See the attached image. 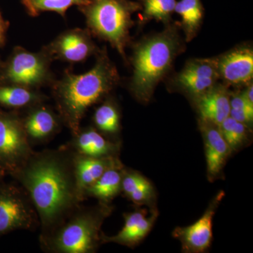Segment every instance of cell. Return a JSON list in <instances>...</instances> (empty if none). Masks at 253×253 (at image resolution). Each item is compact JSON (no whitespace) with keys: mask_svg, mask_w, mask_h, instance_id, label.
<instances>
[{"mask_svg":"<svg viewBox=\"0 0 253 253\" xmlns=\"http://www.w3.org/2000/svg\"><path fill=\"white\" fill-rule=\"evenodd\" d=\"M47 96L38 89L13 84H0V108L22 111L39 103L45 102Z\"/></svg>","mask_w":253,"mask_h":253,"instance_id":"cell-18","label":"cell"},{"mask_svg":"<svg viewBox=\"0 0 253 253\" xmlns=\"http://www.w3.org/2000/svg\"><path fill=\"white\" fill-rule=\"evenodd\" d=\"M1 63H2V61H1V59H0V67H1Z\"/></svg>","mask_w":253,"mask_h":253,"instance_id":"cell-31","label":"cell"},{"mask_svg":"<svg viewBox=\"0 0 253 253\" xmlns=\"http://www.w3.org/2000/svg\"><path fill=\"white\" fill-rule=\"evenodd\" d=\"M153 193H154V190H153L152 186H151V183L148 181L134 192L131 193L128 198L135 204H142L151 199Z\"/></svg>","mask_w":253,"mask_h":253,"instance_id":"cell-27","label":"cell"},{"mask_svg":"<svg viewBox=\"0 0 253 253\" xmlns=\"http://www.w3.org/2000/svg\"><path fill=\"white\" fill-rule=\"evenodd\" d=\"M11 176L27 191L36 208L39 241L59 227L84 201L78 185L75 153L64 145L34 151Z\"/></svg>","mask_w":253,"mask_h":253,"instance_id":"cell-1","label":"cell"},{"mask_svg":"<svg viewBox=\"0 0 253 253\" xmlns=\"http://www.w3.org/2000/svg\"><path fill=\"white\" fill-rule=\"evenodd\" d=\"M230 96L225 86L216 83L204 94L195 97L201 120L219 126L230 114Z\"/></svg>","mask_w":253,"mask_h":253,"instance_id":"cell-15","label":"cell"},{"mask_svg":"<svg viewBox=\"0 0 253 253\" xmlns=\"http://www.w3.org/2000/svg\"><path fill=\"white\" fill-rule=\"evenodd\" d=\"M40 228L38 212L27 191L19 184L0 181V237L18 230Z\"/></svg>","mask_w":253,"mask_h":253,"instance_id":"cell-7","label":"cell"},{"mask_svg":"<svg viewBox=\"0 0 253 253\" xmlns=\"http://www.w3.org/2000/svg\"><path fill=\"white\" fill-rule=\"evenodd\" d=\"M95 56L94 66L87 72L76 74L67 68L50 86L56 111L72 135L79 131L88 109L107 97L121 80L106 47Z\"/></svg>","mask_w":253,"mask_h":253,"instance_id":"cell-2","label":"cell"},{"mask_svg":"<svg viewBox=\"0 0 253 253\" xmlns=\"http://www.w3.org/2000/svg\"><path fill=\"white\" fill-rule=\"evenodd\" d=\"M123 171V166L107 169L96 182L86 190L84 199L95 198L100 203L109 204L121 191Z\"/></svg>","mask_w":253,"mask_h":253,"instance_id":"cell-19","label":"cell"},{"mask_svg":"<svg viewBox=\"0 0 253 253\" xmlns=\"http://www.w3.org/2000/svg\"><path fill=\"white\" fill-rule=\"evenodd\" d=\"M244 96L251 104H253V86L252 84H249L246 90L243 91Z\"/></svg>","mask_w":253,"mask_h":253,"instance_id":"cell-29","label":"cell"},{"mask_svg":"<svg viewBox=\"0 0 253 253\" xmlns=\"http://www.w3.org/2000/svg\"><path fill=\"white\" fill-rule=\"evenodd\" d=\"M78 9L85 18L91 36L108 42L127 63L126 49L130 43L132 15L141 11L139 1L131 0H89Z\"/></svg>","mask_w":253,"mask_h":253,"instance_id":"cell-5","label":"cell"},{"mask_svg":"<svg viewBox=\"0 0 253 253\" xmlns=\"http://www.w3.org/2000/svg\"><path fill=\"white\" fill-rule=\"evenodd\" d=\"M113 208L100 203L97 206H79L45 239L41 249L49 253H93L101 244V227Z\"/></svg>","mask_w":253,"mask_h":253,"instance_id":"cell-4","label":"cell"},{"mask_svg":"<svg viewBox=\"0 0 253 253\" xmlns=\"http://www.w3.org/2000/svg\"><path fill=\"white\" fill-rule=\"evenodd\" d=\"M184 46L177 26L172 23L168 24L161 33L146 37L134 44L129 89L138 101L149 102L158 83L170 71Z\"/></svg>","mask_w":253,"mask_h":253,"instance_id":"cell-3","label":"cell"},{"mask_svg":"<svg viewBox=\"0 0 253 253\" xmlns=\"http://www.w3.org/2000/svg\"><path fill=\"white\" fill-rule=\"evenodd\" d=\"M223 193L217 195L199 220L186 227L177 228L174 236L181 241L184 251L189 253H201L211 246L212 239V219Z\"/></svg>","mask_w":253,"mask_h":253,"instance_id":"cell-13","label":"cell"},{"mask_svg":"<svg viewBox=\"0 0 253 253\" xmlns=\"http://www.w3.org/2000/svg\"><path fill=\"white\" fill-rule=\"evenodd\" d=\"M6 174H6L2 168L0 167V181L3 180L4 179V176H6Z\"/></svg>","mask_w":253,"mask_h":253,"instance_id":"cell-30","label":"cell"},{"mask_svg":"<svg viewBox=\"0 0 253 253\" xmlns=\"http://www.w3.org/2000/svg\"><path fill=\"white\" fill-rule=\"evenodd\" d=\"M142 6L141 23L156 20L169 24L175 9L176 0H138Z\"/></svg>","mask_w":253,"mask_h":253,"instance_id":"cell-23","label":"cell"},{"mask_svg":"<svg viewBox=\"0 0 253 253\" xmlns=\"http://www.w3.org/2000/svg\"><path fill=\"white\" fill-rule=\"evenodd\" d=\"M147 179L138 173L134 172H126L123 171L122 182H121V191L126 194V197L134 192L140 186L148 182Z\"/></svg>","mask_w":253,"mask_h":253,"instance_id":"cell-26","label":"cell"},{"mask_svg":"<svg viewBox=\"0 0 253 253\" xmlns=\"http://www.w3.org/2000/svg\"><path fill=\"white\" fill-rule=\"evenodd\" d=\"M33 152L23 128L21 112L0 109V167L11 176Z\"/></svg>","mask_w":253,"mask_h":253,"instance_id":"cell-8","label":"cell"},{"mask_svg":"<svg viewBox=\"0 0 253 253\" xmlns=\"http://www.w3.org/2000/svg\"><path fill=\"white\" fill-rule=\"evenodd\" d=\"M219 78L229 85L250 84L253 77V51L238 46L217 58Z\"/></svg>","mask_w":253,"mask_h":253,"instance_id":"cell-12","label":"cell"},{"mask_svg":"<svg viewBox=\"0 0 253 253\" xmlns=\"http://www.w3.org/2000/svg\"><path fill=\"white\" fill-rule=\"evenodd\" d=\"M89 0H21L25 11L31 17H38L44 12L51 11L66 18L68 9L73 6H83Z\"/></svg>","mask_w":253,"mask_h":253,"instance_id":"cell-22","label":"cell"},{"mask_svg":"<svg viewBox=\"0 0 253 253\" xmlns=\"http://www.w3.org/2000/svg\"><path fill=\"white\" fill-rule=\"evenodd\" d=\"M200 126L204 138L208 176L212 179L224 168L231 149L221 135L219 126L203 120Z\"/></svg>","mask_w":253,"mask_h":253,"instance_id":"cell-16","label":"cell"},{"mask_svg":"<svg viewBox=\"0 0 253 253\" xmlns=\"http://www.w3.org/2000/svg\"><path fill=\"white\" fill-rule=\"evenodd\" d=\"M9 27V21L3 18L0 11V48L4 47L6 42V35Z\"/></svg>","mask_w":253,"mask_h":253,"instance_id":"cell-28","label":"cell"},{"mask_svg":"<svg viewBox=\"0 0 253 253\" xmlns=\"http://www.w3.org/2000/svg\"><path fill=\"white\" fill-rule=\"evenodd\" d=\"M41 49L52 61H61L71 64L84 62L101 50L93 41L89 30L79 28L62 32Z\"/></svg>","mask_w":253,"mask_h":253,"instance_id":"cell-9","label":"cell"},{"mask_svg":"<svg viewBox=\"0 0 253 253\" xmlns=\"http://www.w3.org/2000/svg\"><path fill=\"white\" fill-rule=\"evenodd\" d=\"M94 127L101 134L116 135L121 129V113L117 104L111 98H106L95 110L92 118Z\"/></svg>","mask_w":253,"mask_h":253,"instance_id":"cell-21","label":"cell"},{"mask_svg":"<svg viewBox=\"0 0 253 253\" xmlns=\"http://www.w3.org/2000/svg\"><path fill=\"white\" fill-rule=\"evenodd\" d=\"M156 215L154 214L151 217L146 218V216L139 221L135 227L127 233L126 235L114 237L101 234V244L106 243H116V244L124 245V246H132L141 241L151 230L155 221Z\"/></svg>","mask_w":253,"mask_h":253,"instance_id":"cell-24","label":"cell"},{"mask_svg":"<svg viewBox=\"0 0 253 253\" xmlns=\"http://www.w3.org/2000/svg\"><path fill=\"white\" fill-rule=\"evenodd\" d=\"M219 129L231 151L239 148L247 137V126L230 116L219 125Z\"/></svg>","mask_w":253,"mask_h":253,"instance_id":"cell-25","label":"cell"},{"mask_svg":"<svg viewBox=\"0 0 253 253\" xmlns=\"http://www.w3.org/2000/svg\"><path fill=\"white\" fill-rule=\"evenodd\" d=\"M76 176L82 198L84 199V192L103 175L107 169L122 166L117 156L91 157L75 153Z\"/></svg>","mask_w":253,"mask_h":253,"instance_id":"cell-17","label":"cell"},{"mask_svg":"<svg viewBox=\"0 0 253 253\" xmlns=\"http://www.w3.org/2000/svg\"><path fill=\"white\" fill-rule=\"evenodd\" d=\"M219 79L217 58L191 59L174 76L177 89L196 97L212 87Z\"/></svg>","mask_w":253,"mask_h":253,"instance_id":"cell-11","label":"cell"},{"mask_svg":"<svg viewBox=\"0 0 253 253\" xmlns=\"http://www.w3.org/2000/svg\"><path fill=\"white\" fill-rule=\"evenodd\" d=\"M174 12L181 16L180 26L186 42H191L199 33L204 16L201 0H180L176 3Z\"/></svg>","mask_w":253,"mask_h":253,"instance_id":"cell-20","label":"cell"},{"mask_svg":"<svg viewBox=\"0 0 253 253\" xmlns=\"http://www.w3.org/2000/svg\"><path fill=\"white\" fill-rule=\"evenodd\" d=\"M52 60L43 50L33 52L16 46L0 67V84H13L41 90L55 81Z\"/></svg>","mask_w":253,"mask_h":253,"instance_id":"cell-6","label":"cell"},{"mask_svg":"<svg viewBox=\"0 0 253 253\" xmlns=\"http://www.w3.org/2000/svg\"><path fill=\"white\" fill-rule=\"evenodd\" d=\"M46 102L39 103L22 112L20 111L23 128L32 146L49 142L63 126L57 111Z\"/></svg>","mask_w":253,"mask_h":253,"instance_id":"cell-10","label":"cell"},{"mask_svg":"<svg viewBox=\"0 0 253 253\" xmlns=\"http://www.w3.org/2000/svg\"><path fill=\"white\" fill-rule=\"evenodd\" d=\"M64 146L76 154L91 157L116 156L119 149L117 144L108 140L93 126L80 128Z\"/></svg>","mask_w":253,"mask_h":253,"instance_id":"cell-14","label":"cell"}]
</instances>
